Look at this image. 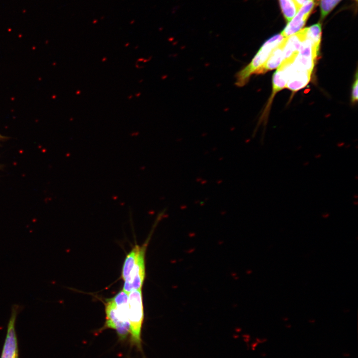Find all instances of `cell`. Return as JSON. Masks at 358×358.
<instances>
[{"instance_id": "1", "label": "cell", "mask_w": 358, "mask_h": 358, "mask_svg": "<svg viewBox=\"0 0 358 358\" xmlns=\"http://www.w3.org/2000/svg\"><path fill=\"white\" fill-rule=\"evenodd\" d=\"M128 294L122 290L105 303L106 319L101 330H115L120 341H125L130 335Z\"/></svg>"}, {"instance_id": "2", "label": "cell", "mask_w": 358, "mask_h": 358, "mask_svg": "<svg viewBox=\"0 0 358 358\" xmlns=\"http://www.w3.org/2000/svg\"><path fill=\"white\" fill-rule=\"evenodd\" d=\"M284 38L281 34H278L268 39L262 46L251 62L237 73L235 85L239 87L245 86L251 76L266 62L272 50Z\"/></svg>"}, {"instance_id": "3", "label": "cell", "mask_w": 358, "mask_h": 358, "mask_svg": "<svg viewBox=\"0 0 358 358\" xmlns=\"http://www.w3.org/2000/svg\"><path fill=\"white\" fill-rule=\"evenodd\" d=\"M128 316L131 344L140 350L141 330L144 320L141 288L133 290L128 294Z\"/></svg>"}, {"instance_id": "4", "label": "cell", "mask_w": 358, "mask_h": 358, "mask_svg": "<svg viewBox=\"0 0 358 358\" xmlns=\"http://www.w3.org/2000/svg\"><path fill=\"white\" fill-rule=\"evenodd\" d=\"M23 308V306L18 304L11 306L10 316L7 323L5 340L0 358H19L15 323L18 314Z\"/></svg>"}, {"instance_id": "5", "label": "cell", "mask_w": 358, "mask_h": 358, "mask_svg": "<svg viewBox=\"0 0 358 358\" xmlns=\"http://www.w3.org/2000/svg\"><path fill=\"white\" fill-rule=\"evenodd\" d=\"M318 54L319 51L312 41L306 36L292 64L297 71L312 73Z\"/></svg>"}, {"instance_id": "6", "label": "cell", "mask_w": 358, "mask_h": 358, "mask_svg": "<svg viewBox=\"0 0 358 358\" xmlns=\"http://www.w3.org/2000/svg\"><path fill=\"white\" fill-rule=\"evenodd\" d=\"M146 245L141 247L140 253L134 266L124 280L123 290L127 293L142 288L145 276V254Z\"/></svg>"}, {"instance_id": "7", "label": "cell", "mask_w": 358, "mask_h": 358, "mask_svg": "<svg viewBox=\"0 0 358 358\" xmlns=\"http://www.w3.org/2000/svg\"><path fill=\"white\" fill-rule=\"evenodd\" d=\"M307 28L284 38L283 40V60L278 67L282 68L292 64L297 56L302 41L306 36Z\"/></svg>"}, {"instance_id": "8", "label": "cell", "mask_w": 358, "mask_h": 358, "mask_svg": "<svg viewBox=\"0 0 358 358\" xmlns=\"http://www.w3.org/2000/svg\"><path fill=\"white\" fill-rule=\"evenodd\" d=\"M315 3L310 0L301 6L293 18L289 21L281 32L284 38L288 37L300 31L313 9Z\"/></svg>"}, {"instance_id": "9", "label": "cell", "mask_w": 358, "mask_h": 358, "mask_svg": "<svg viewBox=\"0 0 358 358\" xmlns=\"http://www.w3.org/2000/svg\"><path fill=\"white\" fill-rule=\"evenodd\" d=\"M283 40L272 50L266 62L256 71L254 74H264L280 66L283 60Z\"/></svg>"}, {"instance_id": "10", "label": "cell", "mask_w": 358, "mask_h": 358, "mask_svg": "<svg viewBox=\"0 0 358 358\" xmlns=\"http://www.w3.org/2000/svg\"><path fill=\"white\" fill-rule=\"evenodd\" d=\"M311 73L295 71L290 76L285 88L296 91L305 87L310 80Z\"/></svg>"}, {"instance_id": "11", "label": "cell", "mask_w": 358, "mask_h": 358, "mask_svg": "<svg viewBox=\"0 0 358 358\" xmlns=\"http://www.w3.org/2000/svg\"><path fill=\"white\" fill-rule=\"evenodd\" d=\"M141 247L136 245L127 254L122 267L121 277L123 280L129 275L139 257Z\"/></svg>"}, {"instance_id": "12", "label": "cell", "mask_w": 358, "mask_h": 358, "mask_svg": "<svg viewBox=\"0 0 358 358\" xmlns=\"http://www.w3.org/2000/svg\"><path fill=\"white\" fill-rule=\"evenodd\" d=\"M282 12L285 18L289 21L300 8L294 0H279Z\"/></svg>"}, {"instance_id": "13", "label": "cell", "mask_w": 358, "mask_h": 358, "mask_svg": "<svg viewBox=\"0 0 358 358\" xmlns=\"http://www.w3.org/2000/svg\"><path fill=\"white\" fill-rule=\"evenodd\" d=\"M321 24L320 23L307 27L306 37L312 41L315 48L318 51L321 40Z\"/></svg>"}, {"instance_id": "14", "label": "cell", "mask_w": 358, "mask_h": 358, "mask_svg": "<svg viewBox=\"0 0 358 358\" xmlns=\"http://www.w3.org/2000/svg\"><path fill=\"white\" fill-rule=\"evenodd\" d=\"M341 0H321V17L324 18Z\"/></svg>"}, {"instance_id": "15", "label": "cell", "mask_w": 358, "mask_h": 358, "mask_svg": "<svg viewBox=\"0 0 358 358\" xmlns=\"http://www.w3.org/2000/svg\"><path fill=\"white\" fill-rule=\"evenodd\" d=\"M358 100V75L356 74V79L354 83L352 92V101L355 103Z\"/></svg>"}, {"instance_id": "16", "label": "cell", "mask_w": 358, "mask_h": 358, "mask_svg": "<svg viewBox=\"0 0 358 358\" xmlns=\"http://www.w3.org/2000/svg\"><path fill=\"white\" fill-rule=\"evenodd\" d=\"M312 0H294L298 7L300 8L301 6L304 4L308 1Z\"/></svg>"}, {"instance_id": "17", "label": "cell", "mask_w": 358, "mask_h": 358, "mask_svg": "<svg viewBox=\"0 0 358 358\" xmlns=\"http://www.w3.org/2000/svg\"><path fill=\"white\" fill-rule=\"evenodd\" d=\"M4 137L0 135V141L4 139Z\"/></svg>"}]
</instances>
